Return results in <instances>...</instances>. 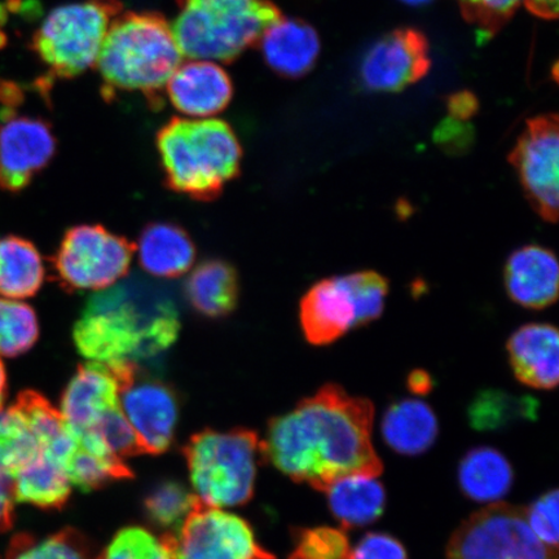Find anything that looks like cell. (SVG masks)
Here are the masks:
<instances>
[{
    "instance_id": "obj_1",
    "label": "cell",
    "mask_w": 559,
    "mask_h": 559,
    "mask_svg": "<svg viewBox=\"0 0 559 559\" xmlns=\"http://www.w3.org/2000/svg\"><path fill=\"white\" fill-rule=\"evenodd\" d=\"M373 404L326 384L295 409L272 419L261 452L296 481L325 491L347 475L377 477L382 463L372 444Z\"/></svg>"
},
{
    "instance_id": "obj_2",
    "label": "cell",
    "mask_w": 559,
    "mask_h": 559,
    "mask_svg": "<svg viewBox=\"0 0 559 559\" xmlns=\"http://www.w3.org/2000/svg\"><path fill=\"white\" fill-rule=\"evenodd\" d=\"M179 330L177 307L165 292L126 280L90 298L73 340L83 358L115 366L166 352Z\"/></svg>"
},
{
    "instance_id": "obj_3",
    "label": "cell",
    "mask_w": 559,
    "mask_h": 559,
    "mask_svg": "<svg viewBox=\"0 0 559 559\" xmlns=\"http://www.w3.org/2000/svg\"><path fill=\"white\" fill-rule=\"evenodd\" d=\"M181 59L171 25L160 13L122 12L111 24L95 64L104 99L140 93L158 109L163 91Z\"/></svg>"
},
{
    "instance_id": "obj_4",
    "label": "cell",
    "mask_w": 559,
    "mask_h": 559,
    "mask_svg": "<svg viewBox=\"0 0 559 559\" xmlns=\"http://www.w3.org/2000/svg\"><path fill=\"white\" fill-rule=\"evenodd\" d=\"M156 143L166 185L194 200L218 198L240 174L241 144L226 121L175 117L158 131Z\"/></svg>"
},
{
    "instance_id": "obj_5",
    "label": "cell",
    "mask_w": 559,
    "mask_h": 559,
    "mask_svg": "<svg viewBox=\"0 0 559 559\" xmlns=\"http://www.w3.org/2000/svg\"><path fill=\"white\" fill-rule=\"evenodd\" d=\"M171 29L181 55L192 60L233 62L283 17L270 0H177Z\"/></svg>"
},
{
    "instance_id": "obj_6",
    "label": "cell",
    "mask_w": 559,
    "mask_h": 559,
    "mask_svg": "<svg viewBox=\"0 0 559 559\" xmlns=\"http://www.w3.org/2000/svg\"><path fill=\"white\" fill-rule=\"evenodd\" d=\"M261 440L254 431L205 430L185 447L193 493L202 507L247 504L254 492Z\"/></svg>"
},
{
    "instance_id": "obj_7",
    "label": "cell",
    "mask_w": 559,
    "mask_h": 559,
    "mask_svg": "<svg viewBox=\"0 0 559 559\" xmlns=\"http://www.w3.org/2000/svg\"><path fill=\"white\" fill-rule=\"evenodd\" d=\"M123 12L120 0H83L59 7L31 40L50 79L72 80L96 64L114 21Z\"/></svg>"
},
{
    "instance_id": "obj_8",
    "label": "cell",
    "mask_w": 559,
    "mask_h": 559,
    "mask_svg": "<svg viewBox=\"0 0 559 559\" xmlns=\"http://www.w3.org/2000/svg\"><path fill=\"white\" fill-rule=\"evenodd\" d=\"M134 250L107 228H70L52 258L55 278L69 292L108 289L128 275Z\"/></svg>"
},
{
    "instance_id": "obj_9",
    "label": "cell",
    "mask_w": 559,
    "mask_h": 559,
    "mask_svg": "<svg viewBox=\"0 0 559 559\" xmlns=\"http://www.w3.org/2000/svg\"><path fill=\"white\" fill-rule=\"evenodd\" d=\"M449 559H559L530 528L526 510L492 504L473 514L453 534Z\"/></svg>"
},
{
    "instance_id": "obj_10",
    "label": "cell",
    "mask_w": 559,
    "mask_h": 559,
    "mask_svg": "<svg viewBox=\"0 0 559 559\" xmlns=\"http://www.w3.org/2000/svg\"><path fill=\"white\" fill-rule=\"evenodd\" d=\"M509 163L535 213L545 222H559V116L531 118Z\"/></svg>"
},
{
    "instance_id": "obj_11",
    "label": "cell",
    "mask_w": 559,
    "mask_h": 559,
    "mask_svg": "<svg viewBox=\"0 0 559 559\" xmlns=\"http://www.w3.org/2000/svg\"><path fill=\"white\" fill-rule=\"evenodd\" d=\"M163 540L174 559H275L257 542L247 521L223 509H194Z\"/></svg>"
},
{
    "instance_id": "obj_12",
    "label": "cell",
    "mask_w": 559,
    "mask_h": 559,
    "mask_svg": "<svg viewBox=\"0 0 559 559\" xmlns=\"http://www.w3.org/2000/svg\"><path fill=\"white\" fill-rule=\"evenodd\" d=\"M58 140L50 122L0 110V188L20 192L51 163Z\"/></svg>"
},
{
    "instance_id": "obj_13",
    "label": "cell",
    "mask_w": 559,
    "mask_h": 559,
    "mask_svg": "<svg viewBox=\"0 0 559 559\" xmlns=\"http://www.w3.org/2000/svg\"><path fill=\"white\" fill-rule=\"evenodd\" d=\"M431 60L425 34L414 27L391 32L369 48L360 67L362 87L400 93L429 73Z\"/></svg>"
},
{
    "instance_id": "obj_14",
    "label": "cell",
    "mask_w": 559,
    "mask_h": 559,
    "mask_svg": "<svg viewBox=\"0 0 559 559\" xmlns=\"http://www.w3.org/2000/svg\"><path fill=\"white\" fill-rule=\"evenodd\" d=\"M138 377L134 362L107 366L88 361L76 370L61 400V415L76 435L121 407V393Z\"/></svg>"
},
{
    "instance_id": "obj_15",
    "label": "cell",
    "mask_w": 559,
    "mask_h": 559,
    "mask_svg": "<svg viewBox=\"0 0 559 559\" xmlns=\"http://www.w3.org/2000/svg\"><path fill=\"white\" fill-rule=\"evenodd\" d=\"M300 324L307 341L324 346L362 326L358 297L349 275L313 285L300 302Z\"/></svg>"
},
{
    "instance_id": "obj_16",
    "label": "cell",
    "mask_w": 559,
    "mask_h": 559,
    "mask_svg": "<svg viewBox=\"0 0 559 559\" xmlns=\"http://www.w3.org/2000/svg\"><path fill=\"white\" fill-rule=\"evenodd\" d=\"M121 408L143 453L159 454L170 449L178 423V402L166 384L138 381L136 377L122 390Z\"/></svg>"
},
{
    "instance_id": "obj_17",
    "label": "cell",
    "mask_w": 559,
    "mask_h": 559,
    "mask_svg": "<svg viewBox=\"0 0 559 559\" xmlns=\"http://www.w3.org/2000/svg\"><path fill=\"white\" fill-rule=\"evenodd\" d=\"M504 284L510 300L523 309H548L559 299L558 257L536 243L514 250L506 263Z\"/></svg>"
},
{
    "instance_id": "obj_18",
    "label": "cell",
    "mask_w": 559,
    "mask_h": 559,
    "mask_svg": "<svg viewBox=\"0 0 559 559\" xmlns=\"http://www.w3.org/2000/svg\"><path fill=\"white\" fill-rule=\"evenodd\" d=\"M166 91L175 109L194 118L222 114L234 96L233 80L226 70L207 60L180 64L167 82Z\"/></svg>"
},
{
    "instance_id": "obj_19",
    "label": "cell",
    "mask_w": 559,
    "mask_h": 559,
    "mask_svg": "<svg viewBox=\"0 0 559 559\" xmlns=\"http://www.w3.org/2000/svg\"><path fill=\"white\" fill-rule=\"evenodd\" d=\"M507 349L510 367L521 383L536 390L559 386V328L523 325L510 335Z\"/></svg>"
},
{
    "instance_id": "obj_20",
    "label": "cell",
    "mask_w": 559,
    "mask_h": 559,
    "mask_svg": "<svg viewBox=\"0 0 559 559\" xmlns=\"http://www.w3.org/2000/svg\"><path fill=\"white\" fill-rule=\"evenodd\" d=\"M258 47L267 66L285 79L309 74L319 59L320 38L306 21L282 17L264 31Z\"/></svg>"
},
{
    "instance_id": "obj_21",
    "label": "cell",
    "mask_w": 559,
    "mask_h": 559,
    "mask_svg": "<svg viewBox=\"0 0 559 559\" xmlns=\"http://www.w3.org/2000/svg\"><path fill=\"white\" fill-rule=\"evenodd\" d=\"M139 263L159 278L179 277L192 267L194 245L185 229L171 223H153L139 237Z\"/></svg>"
},
{
    "instance_id": "obj_22",
    "label": "cell",
    "mask_w": 559,
    "mask_h": 559,
    "mask_svg": "<svg viewBox=\"0 0 559 559\" xmlns=\"http://www.w3.org/2000/svg\"><path fill=\"white\" fill-rule=\"evenodd\" d=\"M438 430L435 411L417 400L391 404L382 419L384 442L405 456H417L428 451L436 442Z\"/></svg>"
},
{
    "instance_id": "obj_23",
    "label": "cell",
    "mask_w": 559,
    "mask_h": 559,
    "mask_svg": "<svg viewBox=\"0 0 559 559\" xmlns=\"http://www.w3.org/2000/svg\"><path fill=\"white\" fill-rule=\"evenodd\" d=\"M324 492L344 528L362 527L379 520L386 504L384 488L372 475H347L334 480Z\"/></svg>"
},
{
    "instance_id": "obj_24",
    "label": "cell",
    "mask_w": 559,
    "mask_h": 559,
    "mask_svg": "<svg viewBox=\"0 0 559 559\" xmlns=\"http://www.w3.org/2000/svg\"><path fill=\"white\" fill-rule=\"evenodd\" d=\"M66 467L46 451L31 461L12 479L13 499L44 509H60L70 496Z\"/></svg>"
},
{
    "instance_id": "obj_25",
    "label": "cell",
    "mask_w": 559,
    "mask_h": 559,
    "mask_svg": "<svg viewBox=\"0 0 559 559\" xmlns=\"http://www.w3.org/2000/svg\"><path fill=\"white\" fill-rule=\"evenodd\" d=\"M45 277V263L34 243L16 236L0 239V296L31 298L37 295Z\"/></svg>"
},
{
    "instance_id": "obj_26",
    "label": "cell",
    "mask_w": 559,
    "mask_h": 559,
    "mask_svg": "<svg viewBox=\"0 0 559 559\" xmlns=\"http://www.w3.org/2000/svg\"><path fill=\"white\" fill-rule=\"evenodd\" d=\"M186 295L193 309L205 317H226L239 297L235 269L223 261L201 263L187 280Z\"/></svg>"
},
{
    "instance_id": "obj_27",
    "label": "cell",
    "mask_w": 559,
    "mask_h": 559,
    "mask_svg": "<svg viewBox=\"0 0 559 559\" xmlns=\"http://www.w3.org/2000/svg\"><path fill=\"white\" fill-rule=\"evenodd\" d=\"M513 469L499 451L479 447L466 453L459 469L460 487L467 498L479 502L498 501L513 484Z\"/></svg>"
},
{
    "instance_id": "obj_28",
    "label": "cell",
    "mask_w": 559,
    "mask_h": 559,
    "mask_svg": "<svg viewBox=\"0 0 559 559\" xmlns=\"http://www.w3.org/2000/svg\"><path fill=\"white\" fill-rule=\"evenodd\" d=\"M66 472L70 485L82 492L94 491L109 481L132 478L134 475L124 461L115 457L93 440L80 437L79 444L67 461Z\"/></svg>"
},
{
    "instance_id": "obj_29",
    "label": "cell",
    "mask_w": 559,
    "mask_h": 559,
    "mask_svg": "<svg viewBox=\"0 0 559 559\" xmlns=\"http://www.w3.org/2000/svg\"><path fill=\"white\" fill-rule=\"evenodd\" d=\"M537 412L539 402L533 396L485 390L475 395L467 408V418L474 429L498 430L515 423L536 419Z\"/></svg>"
},
{
    "instance_id": "obj_30",
    "label": "cell",
    "mask_w": 559,
    "mask_h": 559,
    "mask_svg": "<svg viewBox=\"0 0 559 559\" xmlns=\"http://www.w3.org/2000/svg\"><path fill=\"white\" fill-rule=\"evenodd\" d=\"M40 451L23 412L15 404L0 411V477L12 480Z\"/></svg>"
},
{
    "instance_id": "obj_31",
    "label": "cell",
    "mask_w": 559,
    "mask_h": 559,
    "mask_svg": "<svg viewBox=\"0 0 559 559\" xmlns=\"http://www.w3.org/2000/svg\"><path fill=\"white\" fill-rule=\"evenodd\" d=\"M39 335L37 314L29 305L0 297V356L29 352Z\"/></svg>"
},
{
    "instance_id": "obj_32",
    "label": "cell",
    "mask_w": 559,
    "mask_h": 559,
    "mask_svg": "<svg viewBox=\"0 0 559 559\" xmlns=\"http://www.w3.org/2000/svg\"><path fill=\"white\" fill-rule=\"evenodd\" d=\"M7 559H91V556L83 536L68 528L40 540L20 534L13 537Z\"/></svg>"
},
{
    "instance_id": "obj_33",
    "label": "cell",
    "mask_w": 559,
    "mask_h": 559,
    "mask_svg": "<svg viewBox=\"0 0 559 559\" xmlns=\"http://www.w3.org/2000/svg\"><path fill=\"white\" fill-rule=\"evenodd\" d=\"M201 502L178 481L167 480L146 496L145 512L158 527L175 533Z\"/></svg>"
},
{
    "instance_id": "obj_34",
    "label": "cell",
    "mask_w": 559,
    "mask_h": 559,
    "mask_svg": "<svg viewBox=\"0 0 559 559\" xmlns=\"http://www.w3.org/2000/svg\"><path fill=\"white\" fill-rule=\"evenodd\" d=\"M80 436H88L96 439L105 450L122 461L143 453L140 450L135 431L132 430L121 407L110 411L93 428L81 432Z\"/></svg>"
},
{
    "instance_id": "obj_35",
    "label": "cell",
    "mask_w": 559,
    "mask_h": 559,
    "mask_svg": "<svg viewBox=\"0 0 559 559\" xmlns=\"http://www.w3.org/2000/svg\"><path fill=\"white\" fill-rule=\"evenodd\" d=\"M97 559H174L171 550L142 527H128L118 533Z\"/></svg>"
},
{
    "instance_id": "obj_36",
    "label": "cell",
    "mask_w": 559,
    "mask_h": 559,
    "mask_svg": "<svg viewBox=\"0 0 559 559\" xmlns=\"http://www.w3.org/2000/svg\"><path fill=\"white\" fill-rule=\"evenodd\" d=\"M352 547L344 531L317 527L299 531L289 559H349Z\"/></svg>"
},
{
    "instance_id": "obj_37",
    "label": "cell",
    "mask_w": 559,
    "mask_h": 559,
    "mask_svg": "<svg viewBox=\"0 0 559 559\" xmlns=\"http://www.w3.org/2000/svg\"><path fill=\"white\" fill-rule=\"evenodd\" d=\"M524 0H459L467 23L477 26L486 39L502 29Z\"/></svg>"
},
{
    "instance_id": "obj_38",
    "label": "cell",
    "mask_w": 559,
    "mask_h": 559,
    "mask_svg": "<svg viewBox=\"0 0 559 559\" xmlns=\"http://www.w3.org/2000/svg\"><path fill=\"white\" fill-rule=\"evenodd\" d=\"M526 519L530 528L544 544L559 549V489L536 500L526 510Z\"/></svg>"
},
{
    "instance_id": "obj_39",
    "label": "cell",
    "mask_w": 559,
    "mask_h": 559,
    "mask_svg": "<svg viewBox=\"0 0 559 559\" xmlns=\"http://www.w3.org/2000/svg\"><path fill=\"white\" fill-rule=\"evenodd\" d=\"M432 140L445 155L464 156L474 145L475 130L471 123L450 116L437 126Z\"/></svg>"
},
{
    "instance_id": "obj_40",
    "label": "cell",
    "mask_w": 559,
    "mask_h": 559,
    "mask_svg": "<svg viewBox=\"0 0 559 559\" xmlns=\"http://www.w3.org/2000/svg\"><path fill=\"white\" fill-rule=\"evenodd\" d=\"M349 559H408L401 542L386 534H368L352 551Z\"/></svg>"
},
{
    "instance_id": "obj_41",
    "label": "cell",
    "mask_w": 559,
    "mask_h": 559,
    "mask_svg": "<svg viewBox=\"0 0 559 559\" xmlns=\"http://www.w3.org/2000/svg\"><path fill=\"white\" fill-rule=\"evenodd\" d=\"M479 103L471 91H459L447 97V110L456 120L467 121L477 115Z\"/></svg>"
},
{
    "instance_id": "obj_42",
    "label": "cell",
    "mask_w": 559,
    "mask_h": 559,
    "mask_svg": "<svg viewBox=\"0 0 559 559\" xmlns=\"http://www.w3.org/2000/svg\"><path fill=\"white\" fill-rule=\"evenodd\" d=\"M25 94L16 82L0 79V104L7 109L17 110L23 105Z\"/></svg>"
},
{
    "instance_id": "obj_43",
    "label": "cell",
    "mask_w": 559,
    "mask_h": 559,
    "mask_svg": "<svg viewBox=\"0 0 559 559\" xmlns=\"http://www.w3.org/2000/svg\"><path fill=\"white\" fill-rule=\"evenodd\" d=\"M528 11L545 20H559V0H524Z\"/></svg>"
},
{
    "instance_id": "obj_44",
    "label": "cell",
    "mask_w": 559,
    "mask_h": 559,
    "mask_svg": "<svg viewBox=\"0 0 559 559\" xmlns=\"http://www.w3.org/2000/svg\"><path fill=\"white\" fill-rule=\"evenodd\" d=\"M407 386L411 393L425 395L429 394L432 388H435V381H432L431 376L426 370L416 369L408 376Z\"/></svg>"
},
{
    "instance_id": "obj_45",
    "label": "cell",
    "mask_w": 559,
    "mask_h": 559,
    "mask_svg": "<svg viewBox=\"0 0 559 559\" xmlns=\"http://www.w3.org/2000/svg\"><path fill=\"white\" fill-rule=\"evenodd\" d=\"M7 395V374L2 360H0V411L3 408V404Z\"/></svg>"
},
{
    "instance_id": "obj_46",
    "label": "cell",
    "mask_w": 559,
    "mask_h": 559,
    "mask_svg": "<svg viewBox=\"0 0 559 559\" xmlns=\"http://www.w3.org/2000/svg\"><path fill=\"white\" fill-rule=\"evenodd\" d=\"M7 19H9V10L5 4L0 3V27L7 23Z\"/></svg>"
},
{
    "instance_id": "obj_47",
    "label": "cell",
    "mask_w": 559,
    "mask_h": 559,
    "mask_svg": "<svg viewBox=\"0 0 559 559\" xmlns=\"http://www.w3.org/2000/svg\"><path fill=\"white\" fill-rule=\"evenodd\" d=\"M402 2L407 3L409 5H423L431 2V0H402Z\"/></svg>"
},
{
    "instance_id": "obj_48",
    "label": "cell",
    "mask_w": 559,
    "mask_h": 559,
    "mask_svg": "<svg viewBox=\"0 0 559 559\" xmlns=\"http://www.w3.org/2000/svg\"><path fill=\"white\" fill-rule=\"evenodd\" d=\"M7 44H9V38H7L5 33L0 29V50H3Z\"/></svg>"
},
{
    "instance_id": "obj_49",
    "label": "cell",
    "mask_w": 559,
    "mask_h": 559,
    "mask_svg": "<svg viewBox=\"0 0 559 559\" xmlns=\"http://www.w3.org/2000/svg\"><path fill=\"white\" fill-rule=\"evenodd\" d=\"M551 75H554V80L559 83V60L554 66V69H551Z\"/></svg>"
},
{
    "instance_id": "obj_50",
    "label": "cell",
    "mask_w": 559,
    "mask_h": 559,
    "mask_svg": "<svg viewBox=\"0 0 559 559\" xmlns=\"http://www.w3.org/2000/svg\"><path fill=\"white\" fill-rule=\"evenodd\" d=\"M0 478H3V477H0Z\"/></svg>"
}]
</instances>
